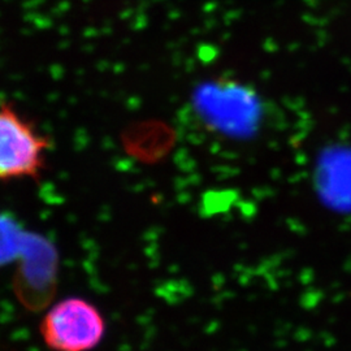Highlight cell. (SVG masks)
Instances as JSON below:
<instances>
[{"mask_svg":"<svg viewBox=\"0 0 351 351\" xmlns=\"http://www.w3.org/2000/svg\"><path fill=\"white\" fill-rule=\"evenodd\" d=\"M194 107L207 125L232 136L251 133L261 119L255 91L228 78H216L197 88Z\"/></svg>","mask_w":351,"mask_h":351,"instance_id":"1","label":"cell"},{"mask_svg":"<svg viewBox=\"0 0 351 351\" xmlns=\"http://www.w3.org/2000/svg\"><path fill=\"white\" fill-rule=\"evenodd\" d=\"M50 147V139L14 106L0 103V181L39 178Z\"/></svg>","mask_w":351,"mask_h":351,"instance_id":"2","label":"cell"},{"mask_svg":"<svg viewBox=\"0 0 351 351\" xmlns=\"http://www.w3.org/2000/svg\"><path fill=\"white\" fill-rule=\"evenodd\" d=\"M39 330L52 351H90L101 342L106 326L95 306L81 298H69L45 315Z\"/></svg>","mask_w":351,"mask_h":351,"instance_id":"3","label":"cell"},{"mask_svg":"<svg viewBox=\"0 0 351 351\" xmlns=\"http://www.w3.org/2000/svg\"><path fill=\"white\" fill-rule=\"evenodd\" d=\"M21 239L20 230L11 220L0 217V263L12 259Z\"/></svg>","mask_w":351,"mask_h":351,"instance_id":"4","label":"cell"}]
</instances>
